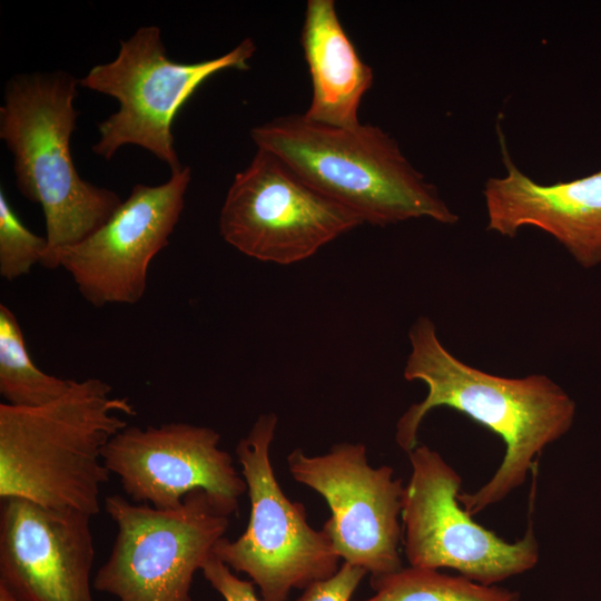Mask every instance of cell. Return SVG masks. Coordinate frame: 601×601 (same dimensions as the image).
Instances as JSON below:
<instances>
[{
	"label": "cell",
	"instance_id": "obj_1",
	"mask_svg": "<svg viewBox=\"0 0 601 601\" xmlns=\"http://www.w3.org/2000/svg\"><path fill=\"white\" fill-rule=\"evenodd\" d=\"M408 338L411 351L404 378L423 382L427 393L397 421V445L405 453L416 447L422 421L437 407L466 415L499 435L505 445L504 457L493 476L473 493L457 496L473 516L503 501L525 482L545 447L571 428L575 403L545 375L510 378L465 364L441 343L436 326L426 316L415 321Z\"/></svg>",
	"mask_w": 601,
	"mask_h": 601
},
{
	"label": "cell",
	"instance_id": "obj_18",
	"mask_svg": "<svg viewBox=\"0 0 601 601\" xmlns=\"http://www.w3.org/2000/svg\"><path fill=\"white\" fill-rule=\"evenodd\" d=\"M48 242L28 229L0 190V276L9 282L41 264Z\"/></svg>",
	"mask_w": 601,
	"mask_h": 601
},
{
	"label": "cell",
	"instance_id": "obj_16",
	"mask_svg": "<svg viewBox=\"0 0 601 601\" xmlns=\"http://www.w3.org/2000/svg\"><path fill=\"white\" fill-rule=\"evenodd\" d=\"M70 382L36 366L14 313L0 304V394L3 403L40 406L60 397Z\"/></svg>",
	"mask_w": 601,
	"mask_h": 601
},
{
	"label": "cell",
	"instance_id": "obj_14",
	"mask_svg": "<svg viewBox=\"0 0 601 601\" xmlns=\"http://www.w3.org/2000/svg\"><path fill=\"white\" fill-rule=\"evenodd\" d=\"M505 176L483 189L486 229L513 238L525 226L556 239L583 268L601 264V169L569 181L541 185L513 162L499 128Z\"/></svg>",
	"mask_w": 601,
	"mask_h": 601
},
{
	"label": "cell",
	"instance_id": "obj_17",
	"mask_svg": "<svg viewBox=\"0 0 601 601\" xmlns=\"http://www.w3.org/2000/svg\"><path fill=\"white\" fill-rule=\"evenodd\" d=\"M374 594L355 601H519L518 591L484 585L463 575L439 570L402 568L393 573L371 578Z\"/></svg>",
	"mask_w": 601,
	"mask_h": 601
},
{
	"label": "cell",
	"instance_id": "obj_5",
	"mask_svg": "<svg viewBox=\"0 0 601 601\" xmlns=\"http://www.w3.org/2000/svg\"><path fill=\"white\" fill-rule=\"evenodd\" d=\"M256 51L250 38L214 59L177 62L167 56L157 26H145L120 41L117 57L93 66L79 80L87 89L117 99L119 109L98 125L92 151L109 160L125 145H136L180 170L173 135L174 120L198 87L225 69L245 70Z\"/></svg>",
	"mask_w": 601,
	"mask_h": 601
},
{
	"label": "cell",
	"instance_id": "obj_2",
	"mask_svg": "<svg viewBox=\"0 0 601 601\" xmlns=\"http://www.w3.org/2000/svg\"><path fill=\"white\" fill-rule=\"evenodd\" d=\"M97 377L71 380L58 398L35 407L0 404V497L93 516L110 472L108 442L135 415L129 398Z\"/></svg>",
	"mask_w": 601,
	"mask_h": 601
},
{
	"label": "cell",
	"instance_id": "obj_15",
	"mask_svg": "<svg viewBox=\"0 0 601 601\" xmlns=\"http://www.w3.org/2000/svg\"><path fill=\"white\" fill-rule=\"evenodd\" d=\"M300 45L312 80V100L303 115L333 127L358 125V108L373 85V70L357 55L333 0L307 1Z\"/></svg>",
	"mask_w": 601,
	"mask_h": 601
},
{
	"label": "cell",
	"instance_id": "obj_3",
	"mask_svg": "<svg viewBox=\"0 0 601 601\" xmlns=\"http://www.w3.org/2000/svg\"><path fill=\"white\" fill-rule=\"evenodd\" d=\"M250 136L313 188L355 213L363 223L387 226L430 218L452 225L459 216L382 128L333 127L302 115L274 118Z\"/></svg>",
	"mask_w": 601,
	"mask_h": 601
},
{
	"label": "cell",
	"instance_id": "obj_6",
	"mask_svg": "<svg viewBox=\"0 0 601 601\" xmlns=\"http://www.w3.org/2000/svg\"><path fill=\"white\" fill-rule=\"evenodd\" d=\"M117 526L110 554L93 577V589L118 601H193L196 571L224 538L229 516L204 490L175 509L105 499Z\"/></svg>",
	"mask_w": 601,
	"mask_h": 601
},
{
	"label": "cell",
	"instance_id": "obj_21",
	"mask_svg": "<svg viewBox=\"0 0 601 601\" xmlns=\"http://www.w3.org/2000/svg\"><path fill=\"white\" fill-rule=\"evenodd\" d=\"M0 601H20L4 584L0 583Z\"/></svg>",
	"mask_w": 601,
	"mask_h": 601
},
{
	"label": "cell",
	"instance_id": "obj_4",
	"mask_svg": "<svg viewBox=\"0 0 601 601\" xmlns=\"http://www.w3.org/2000/svg\"><path fill=\"white\" fill-rule=\"evenodd\" d=\"M77 80L66 71L23 73L4 86L0 138L13 157L17 187L45 215L48 247L40 265L105 224L122 203L83 180L72 161L70 138L79 111Z\"/></svg>",
	"mask_w": 601,
	"mask_h": 601
},
{
	"label": "cell",
	"instance_id": "obj_20",
	"mask_svg": "<svg viewBox=\"0 0 601 601\" xmlns=\"http://www.w3.org/2000/svg\"><path fill=\"white\" fill-rule=\"evenodd\" d=\"M208 583L224 598L225 601H264L255 592V583L237 578L231 569L213 554L201 566Z\"/></svg>",
	"mask_w": 601,
	"mask_h": 601
},
{
	"label": "cell",
	"instance_id": "obj_9",
	"mask_svg": "<svg viewBox=\"0 0 601 601\" xmlns=\"http://www.w3.org/2000/svg\"><path fill=\"white\" fill-rule=\"evenodd\" d=\"M364 224L275 155L258 149L234 176L219 213L224 240L254 259L290 265Z\"/></svg>",
	"mask_w": 601,
	"mask_h": 601
},
{
	"label": "cell",
	"instance_id": "obj_7",
	"mask_svg": "<svg viewBox=\"0 0 601 601\" xmlns=\"http://www.w3.org/2000/svg\"><path fill=\"white\" fill-rule=\"evenodd\" d=\"M276 427V414H262L237 443L249 520L242 535L221 538L213 551L230 569L246 573L264 601H286L293 589L332 577L339 562L327 533L313 529L304 505L290 501L278 484L269 457Z\"/></svg>",
	"mask_w": 601,
	"mask_h": 601
},
{
	"label": "cell",
	"instance_id": "obj_12",
	"mask_svg": "<svg viewBox=\"0 0 601 601\" xmlns=\"http://www.w3.org/2000/svg\"><path fill=\"white\" fill-rule=\"evenodd\" d=\"M219 442L214 428L190 423L127 425L105 446L102 461L135 503L175 509L204 490L231 515L247 484Z\"/></svg>",
	"mask_w": 601,
	"mask_h": 601
},
{
	"label": "cell",
	"instance_id": "obj_13",
	"mask_svg": "<svg viewBox=\"0 0 601 601\" xmlns=\"http://www.w3.org/2000/svg\"><path fill=\"white\" fill-rule=\"evenodd\" d=\"M90 515L2 500L0 583L20 601H95Z\"/></svg>",
	"mask_w": 601,
	"mask_h": 601
},
{
	"label": "cell",
	"instance_id": "obj_10",
	"mask_svg": "<svg viewBox=\"0 0 601 601\" xmlns=\"http://www.w3.org/2000/svg\"><path fill=\"white\" fill-rule=\"evenodd\" d=\"M293 479L319 493L331 518L323 529L344 562L378 578L403 568V481L391 466L373 467L363 443L342 442L321 455L302 449L287 455Z\"/></svg>",
	"mask_w": 601,
	"mask_h": 601
},
{
	"label": "cell",
	"instance_id": "obj_8",
	"mask_svg": "<svg viewBox=\"0 0 601 601\" xmlns=\"http://www.w3.org/2000/svg\"><path fill=\"white\" fill-rule=\"evenodd\" d=\"M412 474L402 499L403 548L411 566L450 568L484 585L532 570L540 548L533 524L506 542L473 520L457 500L462 477L443 456L418 444L407 453Z\"/></svg>",
	"mask_w": 601,
	"mask_h": 601
},
{
	"label": "cell",
	"instance_id": "obj_11",
	"mask_svg": "<svg viewBox=\"0 0 601 601\" xmlns=\"http://www.w3.org/2000/svg\"><path fill=\"white\" fill-rule=\"evenodd\" d=\"M188 166L158 186L137 184L110 218L85 239L56 250L43 265L65 268L92 306L136 304L154 257L169 243L185 206Z\"/></svg>",
	"mask_w": 601,
	"mask_h": 601
},
{
	"label": "cell",
	"instance_id": "obj_19",
	"mask_svg": "<svg viewBox=\"0 0 601 601\" xmlns=\"http://www.w3.org/2000/svg\"><path fill=\"white\" fill-rule=\"evenodd\" d=\"M367 574L365 569L343 562L332 577L308 584L296 601H351Z\"/></svg>",
	"mask_w": 601,
	"mask_h": 601
}]
</instances>
